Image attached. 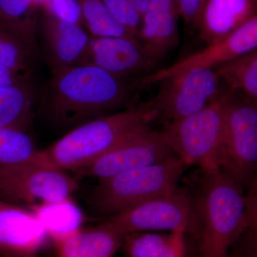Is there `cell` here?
<instances>
[{"label":"cell","mask_w":257,"mask_h":257,"mask_svg":"<svg viewBox=\"0 0 257 257\" xmlns=\"http://www.w3.org/2000/svg\"><path fill=\"white\" fill-rule=\"evenodd\" d=\"M134 79L95 66H74L51 73L39 94L40 106L58 125L74 127L119 109L133 107Z\"/></svg>","instance_id":"1"},{"label":"cell","mask_w":257,"mask_h":257,"mask_svg":"<svg viewBox=\"0 0 257 257\" xmlns=\"http://www.w3.org/2000/svg\"><path fill=\"white\" fill-rule=\"evenodd\" d=\"M192 199L193 230H197L200 257H227L230 246L251 226L250 211L241 185L221 169L204 172Z\"/></svg>","instance_id":"2"},{"label":"cell","mask_w":257,"mask_h":257,"mask_svg":"<svg viewBox=\"0 0 257 257\" xmlns=\"http://www.w3.org/2000/svg\"><path fill=\"white\" fill-rule=\"evenodd\" d=\"M155 120V115L143 104L99 116L71 130L48 149L42 150V155L59 170L77 172Z\"/></svg>","instance_id":"3"},{"label":"cell","mask_w":257,"mask_h":257,"mask_svg":"<svg viewBox=\"0 0 257 257\" xmlns=\"http://www.w3.org/2000/svg\"><path fill=\"white\" fill-rule=\"evenodd\" d=\"M186 166L177 156L98 179L89 199L93 214L109 217L178 187Z\"/></svg>","instance_id":"4"},{"label":"cell","mask_w":257,"mask_h":257,"mask_svg":"<svg viewBox=\"0 0 257 257\" xmlns=\"http://www.w3.org/2000/svg\"><path fill=\"white\" fill-rule=\"evenodd\" d=\"M227 92H221L202 110L172 121L161 131L166 143L186 167L198 166L203 172L219 169Z\"/></svg>","instance_id":"5"},{"label":"cell","mask_w":257,"mask_h":257,"mask_svg":"<svg viewBox=\"0 0 257 257\" xmlns=\"http://www.w3.org/2000/svg\"><path fill=\"white\" fill-rule=\"evenodd\" d=\"M257 165V103L230 89L224 103L219 167L240 185L253 183Z\"/></svg>","instance_id":"6"},{"label":"cell","mask_w":257,"mask_h":257,"mask_svg":"<svg viewBox=\"0 0 257 257\" xmlns=\"http://www.w3.org/2000/svg\"><path fill=\"white\" fill-rule=\"evenodd\" d=\"M75 179L51 165L41 151L31 158L0 168V200L31 206L70 197Z\"/></svg>","instance_id":"7"},{"label":"cell","mask_w":257,"mask_h":257,"mask_svg":"<svg viewBox=\"0 0 257 257\" xmlns=\"http://www.w3.org/2000/svg\"><path fill=\"white\" fill-rule=\"evenodd\" d=\"M219 78L213 69H196L164 79L158 94L144 103L156 119L170 122L195 114L219 95Z\"/></svg>","instance_id":"8"},{"label":"cell","mask_w":257,"mask_h":257,"mask_svg":"<svg viewBox=\"0 0 257 257\" xmlns=\"http://www.w3.org/2000/svg\"><path fill=\"white\" fill-rule=\"evenodd\" d=\"M120 234L192 229V196L177 187L121 211L106 220Z\"/></svg>","instance_id":"9"},{"label":"cell","mask_w":257,"mask_h":257,"mask_svg":"<svg viewBox=\"0 0 257 257\" xmlns=\"http://www.w3.org/2000/svg\"><path fill=\"white\" fill-rule=\"evenodd\" d=\"M175 155L161 131L145 126L77 172L80 177L109 178L126 171L160 163Z\"/></svg>","instance_id":"10"},{"label":"cell","mask_w":257,"mask_h":257,"mask_svg":"<svg viewBox=\"0 0 257 257\" xmlns=\"http://www.w3.org/2000/svg\"><path fill=\"white\" fill-rule=\"evenodd\" d=\"M40 23L37 20V40L42 60L51 73L84 65L90 35L82 27L69 23L42 9Z\"/></svg>","instance_id":"11"},{"label":"cell","mask_w":257,"mask_h":257,"mask_svg":"<svg viewBox=\"0 0 257 257\" xmlns=\"http://www.w3.org/2000/svg\"><path fill=\"white\" fill-rule=\"evenodd\" d=\"M257 48V16L224 40L207 45L204 50L188 56L167 68L135 79L137 89H144L164 79L192 69H214L226 61Z\"/></svg>","instance_id":"12"},{"label":"cell","mask_w":257,"mask_h":257,"mask_svg":"<svg viewBox=\"0 0 257 257\" xmlns=\"http://www.w3.org/2000/svg\"><path fill=\"white\" fill-rule=\"evenodd\" d=\"M157 63L147 55L140 42L124 37L90 35L84 65L95 66L116 77L132 79L147 75Z\"/></svg>","instance_id":"13"},{"label":"cell","mask_w":257,"mask_h":257,"mask_svg":"<svg viewBox=\"0 0 257 257\" xmlns=\"http://www.w3.org/2000/svg\"><path fill=\"white\" fill-rule=\"evenodd\" d=\"M48 238L33 211L0 200V257H36Z\"/></svg>","instance_id":"14"},{"label":"cell","mask_w":257,"mask_h":257,"mask_svg":"<svg viewBox=\"0 0 257 257\" xmlns=\"http://www.w3.org/2000/svg\"><path fill=\"white\" fill-rule=\"evenodd\" d=\"M180 18L176 0H151L142 19L139 40L144 50L157 62L178 46Z\"/></svg>","instance_id":"15"},{"label":"cell","mask_w":257,"mask_h":257,"mask_svg":"<svg viewBox=\"0 0 257 257\" xmlns=\"http://www.w3.org/2000/svg\"><path fill=\"white\" fill-rule=\"evenodd\" d=\"M257 0H205L197 30L207 45L224 40L256 17Z\"/></svg>","instance_id":"16"},{"label":"cell","mask_w":257,"mask_h":257,"mask_svg":"<svg viewBox=\"0 0 257 257\" xmlns=\"http://www.w3.org/2000/svg\"><path fill=\"white\" fill-rule=\"evenodd\" d=\"M124 236L105 221L82 229L56 245L59 257H114Z\"/></svg>","instance_id":"17"},{"label":"cell","mask_w":257,"mask_h":257,"mask_svg":"<svg viewBox=\"0 0 257 257\" xmlns=\"http://www.w3.org/2000/svg\"><path fill=\"white\" fill-rule=\"evenodd\" d=\"M38 101L33 77L0 89V128L27 132Z\"/></svg>","instance_id":"18"},{"label":"cell","mask_w":257,"mask_h":257,"mask_svg":"<svg viewBox=\"0 0 257 257\" xmlns=\"http://www.w3.org/2000/svg\"><path fill=\"white\" fill-rule=\"evenodd\" d=\"M42 60L36 33L0 28V64L30 78Z\"/></svg>","instance_id":"19"},{"label":"cell","mask_w":257,"mask_h":257,"mask_svg":"<svg viewBox=\"0 0 257 257\" xmlns=\"http://www.w3.org/2000/svg\"><path fill=\"white\" fill-rule=\"evenodd\" d=\"M32 211L55 245L67 239L82 228L84 214L70 199L42 203L32 207Z\"/></svg>","instance_id":"20"},{"label":"cell","mask_w":257,"mask_h":257,"mask_svg":"<svg viewBox=\"0 0 257 257\" xmlns=\"http://www.w3.org/2000/svg\"><path fill=\"white\" fill-rule=\"evenodd\" d=\"M184 233L182 230L169 234L132 233L125 235L121 247L128 257H184Z\"/></svg>","instance_id":"21"},{"label":"cell","mask_w":257,"mask_h":257,"mask_svg":"<svg viewBox=\"0 0 257 257\" xmlns=\"http://www.w3.org/2000/svg\"><path fill=\"white\" fill-rule=\"evenodd\" d=\"M231 89L257 101V48L237 56L213 69Z\"/></svg>","instance_id":"22"},{"label":"cell","mask_w":257,"mask_h":257,"mask_svg":"<svg viewBox=\"0 0 257 257\" xmlns=\"http://www.w3.org/2000/svg\"><path fill=\"white\" fill-rule=\"evenodd\" d=\"M89 35L95 37H124L140 42L109 14L101 0H77ZM141 43V42H140Z\"/></svg>","instance_id":"23"},{"label":"cell","mask_w":257,"mask_h":257,"mask_svg":"<svg viewBox=\"0 0 257 257\" xmlns=\"http://www.w3.org/2000/svg\"><path fill=\"white\" fill-rule=\"evenodd\" d=\"M35 0H0V28L37 33Z\"/></svg>","instance_id":"24"},{"label":"cell","mask_w":257,"mask_h":257,"mask_svg":"<svg viewBox=\"0 0 257 257\" xmlns=\"http://www.w3.org/2000/svg\"><path fill=\"white\" fill-rule=\"evenodd\" d=\"M37 152L27 132L0 128V168L29 160Z\"/></svg>","instance_id":"25"},{"label":"cell","mask_w":257,"mask_h":257,"mask_svg":"<svg viewBox=\"0 0 257 257\" xmlns=\"http://www.w3.org/2000/svg\"><path fill=\"white\" fill-rule=\"evenodd\" d=\"M113 18L126 28L132 35L138 37L142 18L127 0H101Z\"/></svg>","instance_id":"26"},{"label":"cell","mask_w":257,"mask_h":257,"mask_svg":"<svg viewBox=\"0 0 257 257\" xmlns=\"http://www.w3.org/2000/svg\"><path fill=\"white\" fill-rule=\"evenodd\" d=\"M40 8L48 10L69 23L85 26L82 10L77 0H43Z\"/></svg>","instance_id":"27"},{"label":"cell","mask_w":257,"mask_h":257,"mask_svg":"<svg viewBox=\"0 0 257 257\" xmlns=\"http://www.w3.org/2000/svg\"><path fill=\"white\" fill-rule=\"evenodd\" d=\"M179 15L189 32L197 30L198 18L205 0H176Z\"/></svg>","instance_id":"28"},{"label":"cell","mask_w":257,"mask_h":257,"mask_svg":"<svg viewBox=\"0 0 257 257\" xmlns=\"http://www.w3.org/2000/svg\"><path fill=\"white\" fill-rule=\"evenodd\" d=\"M26 79L29 78L20 75L6 66L0 64V89L11 87Z\"/></svg>","instance_id":"29"},{"label":"cell","mask_w":257,"mask_h":257,"mask_svg":"<svg viewBox=\"0 0 257 257\" xmlns=\"http://www.w3.org/2000/svg\"><path fill=\"white\" fill-rule=\"evenodd\" d=\"M137 13L143 19L148 10L151 0H127Z\"/></svg>","instance_id":"30"},{"label":"cell","mask_w":257,"mask_h":257,"mask_svg":"<svg viewBox=\"0 0 257 257\" xmlns=\"http://www.w3.org/2000/svg\"><path fill=\"white\" fill-rule=\"evenodd\" d=\"M235 257H243V256H235Z\"/></svg>","instance_id":"31"}]
</instances>
